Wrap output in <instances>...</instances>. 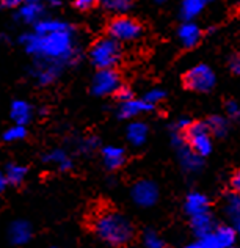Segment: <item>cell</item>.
<instances>
[{
    "mask_svg": "<svg viewBox=\"0 0 240 248\" xmlns=\"http://www.w3.org/2000/svg\"><path fill=\"white\" fill-rule=\"evenodd\" d=\"M22 43L29 54L60 64L68 62L74 54L73 31L68 29L52 31L47 35H24Z\"/></svg>",
    "mask_w": 240,
    "mask_h": 248,
    "instance_id": "obj_1",
    "label": "cell"
},
{
    "mask_svg": "<svg viewBox=\"0 0 240 248\" xmlns=\"http://www.w3.org/2000/svg\"><path fill=\"white\" fill-rule=\"evenodd\" d=\"M93 230L104 242L115 247L129 244L134 237V226L124 215L115 211H102L94 215Z\"/></svg>",
    "mask_w": 240,
    "mask_h": 248,
    "instance_id": "obj_2",
    "label": "cell"
},
{
    "mask_svg": "<svg viewBox=\"0 0 240 248\" xmlns=\"http://www.w3.org/2000/svg\"><path fill=\"white\" fill-rule=\"evenodd\" d=\"M90 58L99 69H113L121 60V46L113 38H101L93 44Z\"/></svg>",
    "mask_w": 240,
    "mask_h": 248,
    "instance_id": "obj_3",
    "label": "cell"
},
{
    "mask_svg": "<svg viewBox=\"0 0 240 248\" xmlns=\"http://www.w3.org/2000/svg\"><path fill=\"white\" fill-rule=\"evenodd\" d=\"M185 141L199 157H206L212 151V139L206 123H190L185 127Z\"/></svg>",
    "mask_w": 240,
    "mask_h": 248,
    "instance_id": "obj_4",
    "label": "cell"
},
{
    "mask_svg": "<svg viewBox=\"0 0 240 248\" xmlns=\"http://www.w3.org/2000/svg\"><path fill=\"white\" fill-rule=\"evenodd\" d=\"M185 85L193 91H198V93H207L215 87V73L207 66V64L201 63L189 69V73L184 77Z\"/></svg>",
    "mask_w": 240,
    "mask_h": 248,
    "instance_id": "obj_5",
    "label": "cell"
},
{
    "mask_svg": "<svg viewBox=\"0 0 240 248\" xmlns=\"http://www.w3.org/2000/svg\"><path fill=\"white\" fill-rule=\"evenodd\" d=\"M108 35L113 38L115 41H135L138 40L141 35V25L134 21L132 17L127 16H120L115 17L108 25Z\"/></svg>",
    "mask_w": 240,
    "mask_h": 248,
    "instance_id": "obj_6",
    "label": "cell"
},
{
    "mask_svg": "<svg viewBox=\"0 0 240 248\" xmlns=\"http://www.w3.org/2000/svg\"><path fill=\"white\" fill-rule=\"evenodd\" d=\"M120 87H121V80L116 71L99 69L93 79L91 90L97 96H107V94H115Z\"/></svg>",
    "mask_w": 240,
    "mask_h": 248,
    "instance_id": "obj_7",
    "label": "cell"
},
{
    "mask_svg": "<svg viewBox=\"0 0 240 248\" xmlns=\"http://www.w3.org/2000/svg\"><path fill=\"white\" fill-rule=\"evenodd\" d=\"M132 198L141 207H149L155 204L159 198V188L151 181H140L132 188Z\"/></svg>",
    "mask_w": 240,
    "mask_h": 248,
    "instance_id": "obj_8",
    "label": "cell"
},
{
    "mask_svg": "<svg viewBox=\"0 0 240 248\" xmlns=\"http://www.w3.org/2000/svg\"><path fill=\"white\" fill-rule=\"evenodd\" d=\"M43 13H44V6L41 0H24L21 3V10H19V17L24 22L33 24L40 21Z\"/></svg>",
    "mask_w": 240,
    "mask_h": 248,
    "instance_id": "obj_9",
    "label": "cell"
},
{
    "mask_svg": "<svg viewBox=\"0 0 240 248\" xmlns=\"http://www.w3.org/2000/svg\"><path fill=\"white\" fill-rule=\"evenodd\" d=\"M178 36H179L180 44H182L184 47H195V46L199 43L201 30H199V27L193 21H185L179 27Z\"/></svg>",
    "mask_w": 240,
    "mask_h": 248,
    "instance_id": "obj_10",
    "label": "cell"
},
{
    "mask_svg": "<svg viewBox=\"0 0 240 248\" xmlns=\"http://www.w3.org/2000/svg\"><path fill=\"white\" fill-rule=\"evenodd\" d=\"M154 106L148 104L146 101H140V99H129L121 102V107H120V116L121 118H135L138 116L140 113H145L152 110Z\"/></svg>",
    "mask_w": 240,
    "mask_h": 248,
    "instance_id": "obj_11",
    "label": "cell"
},
{
    "mask_svg": "<svg viewBox=\"0 0 240 248\" xmlns=\"http://www.w3.org/2000/svg\"><path fill=\"white\" fill-rule=\"evenodd\" d=\"M10 115H11V120L15 121V124L25 126V124L31 120V116H33V108L25 101H15L11 104Z\"/></svg>",
    "mask_w": 240,
    "mask_h": 248,
    "instance_id": "obj_12",
    "label": "cell"
},
{
    "mask_svg": "<svg viewBox=\"0 0 240 248\" xmlns=\"http://www.w3.org/2000/svg\"><path fill=\"white\" fill-rule=\"evenodd\" d=\"M10 239L15 245H24L31 239V226L24 220H17L10 226Z\"/></svg>",
    "mask_w": 240,
    "mask_h": 248,
    "instance_id": "obj_13",
    "label": "cell"
},
{
    "mask_svg": "<svg viewBox=\"0 0 240 248\" xmlns=\"http://www.w3.org/2000/svg\"><path fill=\"white\" fill-rule=\"evenodd\" d=\"M185 212L190 217L209 212V200L201 193H190L185 200Z\"/></svg>",
    "mask_w": 240,
    "mask_h": 248,
    "instance_id": "obj_14",
    "label": "cell"
},
{
    "mask_svg": "<svg viewBox=\"0 0 240 248\" xmlns=\"http://www.w3.org/2000/svg\"><path fill=\"white\" fill-rule=\"evenodd\" d=\"M102 157L104 164L108 170H118L126 160L124 149L118 146H105L102 149Z\"/></svg>",
    "mask_w": 240,
    "mask_h": 248,
    "instance_id": "obj_15",
    "label": "cell"
},
{
    "mask_svg": "<svg viewBox=\"0 0 240 248\" xmlns=\"http://www.w3.org/2000/svg\"><path fill=\"white\" fill-rule=\"evenodd\" d=\"M148 139V126L145 123L140 121H134L129 124L127 127V140L132 143L134 146H140L143 145Z\"/></svg>",
    "mask_w": 240,
    "mask_h": 248,
    "instance_id": "obj_16",
    "label": "cell"
},
{
    "mask_svg": "<svg viewBox=\"0 0 240 248\" xmlns=\"http://www.w3.org/2000/svg\"><path fill=\"white\" fill-rule=\"evenodd\" d=\"M192 228H193V231L198 234V237L212 232L213 221H212L210 214L206 212V214H199V215L192 217Z\"/></svg>",
    "mask_w": 240,
    "mask_h": 248,
    "instance_id": "obj_17",
    "label": "cell"
},
{
    "mask_svg": "<svg viewBox=\"0 0 240 248\" xmlns=\"http://www.w3.org/2000/svg\"><path fill=\"white\" fill-rule=\"evenodd\" d=\"M68 27H69L68 24L57 21V19H40L38 22H35V33L36 35H47V33H52V31L64 30Z\"/></svg>",
    "mask_w": 240,
    "mask_h": 248,
    "instance_id": "obj_18",
    "label": "cell"
},
{
    "mask_svg": "<svg viewBox=\"0 0 240 248\" xmlns=\"http://www.w3.org/2000/svg\"><path fill=\"white\" fill-rule=\"evenodd\" d=\"M204 6H206L204 0H182V5H180V16H182L185 21H193V19L203 11Z\"/></svg>",
    "mask_w": 240,
    "mask_h": 248,
    "instance_id": "obj_19",
    "label": "cell"
},
{
    "mask_svg": "<svg viewBox=\"0 0 240 248\" xmlns=\"http://www.w3.org/2000/svg\"><path fill=\"white\" fill-rule=\"evenodd\" d=\"M187 248H226V245L222 242L217 232H209L204 236H199L198 240H195Z\"/></svg>",
    "mask_w": 240,
    "mask_h": 248,
    "instance_id": "obj_20",
    "label": "cell"
},
{
    "mask_svg": "<svg viewBox=\"0 0 240 248\" xmlns=\"http://www.w3.org/2000/svg\"><path fill=\"white\" fill-rule=\"evenodd\" d=\"M25 174H27V168L22 167V165L11 164V165H8V168H6L5 178H6V181H8V184L19 186L24 181Z\"/></svg>",
    "mask_w": 240,
    "mask_h": 248,
    "instance_id": "obj_21",
    "label": "cell"
},
{
    "mask_svg": "<svg viewBox=\"0 0 240 248\" xmlns=\"http://www.w3.org/2000/svg\"><path fill=\"white\" fill-rule=\"evenodd\" d=\"M206 124H207V127H209V132L217 137H223L228 132V121H226L223 116H212Z\"/></svg>",
    "mask_w": 240,
    "mask_h": 248,
    "instance_id": "obj_22",
    "label": "cell"
},
{
    "mask_svg": "<svg viewBox=\"0 0 240 248\" xmlns=\"http://www.w3.org/2000/svg\"><path fill=\"white\" fill-rule=\"evenodd\" d=\"M180 162H182V165L187 168V170H196V168H199L201 167V157L199 155H196L195 154L192 149H189V148H182V151H180Z\"/></svg>",
    "mask_w": 240,
    "mask_h": 248,
    "instance_id": "obj_23",
    "label": "cell"
},
{
    "mask_svg": "<svg viewBox=\"0 0 240 248\" xmlns=\"http://www.w3.org/2000/svg\"><path fill=\"white\" fill-rule=\"evenodd\" d=\"M46 160L52 162V164H55L58 168L61 170V171H66V170L71 168V160L68 159L66 154H64L63 151H60V149H57V151H52L50 154H47Z\"/></svg>",
    "mask_w": 240,
    "mask_h": 248,
    "instance_id": "obj_24",
    "label": "cell"
},
{
    "mask_svg": "<svg viewBox=\"0 0 240 248\" xmlns=\"http://www.w3.org/2000/svg\"><path fill=\"white\" fill-rule=\"evenodd\" d=\"M104 8L113 13H126L131 8V0H97Z\"/></svg>",
    "mask_w": 240,
    "mask_h": 248,
    "instance_id": "obj_25",
    "label": "cell"
},
{
    "mask_svg": "<svg viewBox=\"0 0 240 248\" xmlns=\"http://www.w3.org/2000/svg\"><path fill=\"white\" fill-rule=\"evenodd\" d=\"M239 195L237 192H232L228 198V204H226V211H228V215L231 217L232 223H234L236 228H239Z\"/></svg>",
    "mask_w": 240,
    "mask_h": 248,
    "instance_id": "obj_26",
    "label": "cell"
},
{
    "mask_svg": "<svg viewBox=\"0 0 240 248\" xmlns=\"http://www.w3.org/2000/svg\"><path fill=\"white\" fill-rule=\"evenodd\" d=\"M25 135H27V130H25V126H21V124H15L13 127L6 129L5 134H3V140L5 141H19L25 139Z\"/></svg>",
    "mask_w": 240,
    "mask_h": 248,
    "instance_id": "obj_27",
    "label": "cell"
},
{
    "mask_svg": "<svg viewBox=\"0 0 240 248\" xmlns=\"http://www.w3.org/2000/svg\"><path fill=\"white\" fill-rule=\"evenodd\" d=\"M57 74H58V68H55V64H50V66H43L36 73V77H38V80H40V83L47 85L50 82H54Z\"/></svg>",
    "mask_w": 240,
    "mask_h": 248,
    "instance_id": "obj_28",
    "label": "cell"
},
{
    "mask_svg": "<svg viewBox=\"0 0 240 248\" xmlns=\"http://www.w3.org/2000/svg\"><path fill=\"white\" fill-rule=\"evenodd\" d=\"M145 247L146 248H164L165 244H164V240L160 239V236L157 232H154V231H148L145 234Z\"/></svg>",
    "mask_w": 240,
    "mask_h": 248,
    "instance_id": "obj_29",
    "label": "cell"
},
{
    "mask_svg": "<svg viewBox=\"0 0 240 248\" xmlns=\"http://www.w3.org/2000/svg\"><path fill=\"white\" fill-rule=\"evenodd\" d=\"M164 99H165V91L160 90V88H154V90L148 91L143 101H146L148 104H151V106H155V104L164 101Z\"/></svg>",
    "mask_w": 240,
    "mask_h": 248,
    "instance_id": "obj_30",
    "label": "cell"
},
{
    "mask_svg": "<svg viewBox=\"0 0 240 248\" xmlns=\"http://www.w3.org/2000/svg\"><path fill=\"white\" fill-rule=\"evenodd\" d=\"M116 97L121 101V102H124V101H129V99H132L134 97V93H132V90L131 88H127V87H120L118 90H116Z\"/></svg>",
    "mask_w": 240,
    "mask_h": 248,
    "instance_id": "obj_31",
    "label": "cell"
},
{
    "mask_svg": "<svg viewBox=\"0 0 240 248\" xmlns=\"http://www.w3.org/2000/svg\"><path fill=\"white\" fill-rule=\"evenodd\" d=\"M226 112H228V115L231 116V118L237 120L239 118V113H240L237 102L236 101H229L228 104H226Z\"/></svg>",
    "mask_w": 240,
    "mask_h": 248,
    "instance_id": "obj_32",
    "label": "cell"
},
{
    "mask_svg": "<svg viewBox=\"0 0 240 248\" xmlns=\"http://www.w3.org/2000/svg\"><path fill=\"white\" fill-rule=\"evenodd\" d=\"M97 3V0H75V6L79 10H90Z\"/></svg>",
    "mask_w": 240,
    "mask_h": 248,
    "instance_id": "obj_33",
    "label": "cell"
},
{
    "mask_svg": "<svg viewBox=\"0 0 240 248\" xmlns=\"http://www.w3.org/2000/svg\"><path fill=\"white\" fill-rule=\"evenodd\" d=\"M24 0H0V3L5 8H16V6H21V3Z\"/></svg>",
    "mask_w": 240,
    "mask_h": 248,
    "instance_id": "obj_34",
    "label": "cell"
},
{
    "mask_svg": "<svg viewBox=\"0 0 240 248\" xmlns=\"http://www.w3.org/2000/svg\"><path fill=\"white\" fill-rule=\"evenodd\" d=\"M229 66H231L232 73H234V74H240V60H239V57H232L231 58Z\"/></svg>",
    "mask_w": 240,
    "mask_h": 248,
    "instance_id": "obj_35",
    "label": "cell"
},
{
    "mask_svg": "<svg viewBox=\"0 0 240 248\" xmlns=\"http://www.w3.org/2000/svg\"><path fill=\"white\" fill-rule=\"evenodd\" d=\"M231 186H232V188H234L232 192H239V188H240V174H239V173H236L234 176H232Z\"/></svg>",
    "mask_w": 240,
    "mask_h": 248,
    "instance_id": "obj_36",
    "label": "cell"
},
{
    "mask_svg": "<svg viewBox=\"0 0 240 248\" xmlns=\"http://www.w3.org/2000/svg\"><path fill=\"white\" fill-rule=\"evenodd\" d=\"M6 186H8V181H6V178H5V174H2L0 173V193H2L5 188H6Z\"/></svg>",
    "mask_w": 240,
    "mask_h": 248,
    "instance_id": "obj_37",
    "label": "cell"
},
{
    "mask_svg": "<svg viewBox=\"0 0 240 248\" xmlns=\"http://www.w3.org/2000/svg\"><path fill=\"white\" fill-rule=\"evenodd\" d=\"M154 2H155V3H159V5H162V3H165L166 0H154Z\"/></svg>",
    "mask_w": 240,
    "mask_h": 248,
    "instance_id": "obj_38",
    "label": "cell"
},
{
    "mask_svg": "<svg viewBox=\"0 0 240 248\" xmlns=\"http://www.w3.org/2000/svg\"><path fill=\"white\" fill-rule=\"evenodd\" d=\"M47 2H50V3H58V0H47Z\"/></svg>",
    "mask_w": 240,
    "mask_h": 248,
    "instance_id": "obj_39",
    "label": "cell"
},
{
    "mask_svg": "<svg viewBox=\"0 0 240 248\" xmlns=\"http://www.w3.org/2000/svg\"><path fill=\"white\" fill-rule=\"evenodd\" d=\"M209 2H212V0H204V3H209Z\"/></svg>",
    "mask_w": 240,
    "mask_h": 248,
    "instance_id": "obj_40",
    "label": "cell"
}]
</instances>
